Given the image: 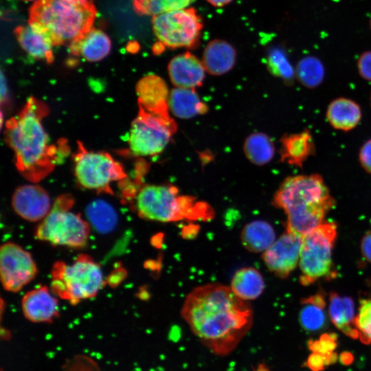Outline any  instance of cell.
Segmentation results:
<instances>
[{"label":"cell","instance_id":"6da1fadb","mask_svg":"<svg viewBox=\"0 0 371 371\" xmlns=\"http://www.w3.org/2000/svg\"><path fill=\"white\" fill-rule=\"evenodd\" d=\"M181 315L192 333L214 355L233 352L253 325L249 301L226 285L212 282L194 288L186 295Z\"/></svg>","mask_w":371,"mask_h":371},{"label":"cell","instance_id":"7a4b0ae2","mask_svg":"<svg viewBox=\"0 0 371 371\" xmlns=\"http://www.w3.org/2000/svg\"><path fill=\"white\" fill-rule=\"evenodd\" d=\"M48 114L47 106L31 97L19 113L5 122V142L14 153L17 170L30 181L43 179L60 159L58 148L49 143L42 124Z\"/></svg>","mask_w":371,"mask_h":371},{"label":"cell","instance_id":"3957f363","mask_svg":"<svg viewBox=\"0 0 371 371\" xmlns=\"http://www.w3.org/2000/svg\"><path fill=\"white\" fill-rule=\"evenodd\" d=\"M272 203L286 215V231L304 236L324 221L335 200L323 177L313 173L285 178Z\"/></svg>","mask_w":371,"mask_h":371},{"label":"cell","instance_id":"277c9868","mask_svg":"<svg viewBox=\"0 0 371 371\" xmlns=\"http://www.w3.org/2000/svg\"><path fill=\"white\" fill-rule=\"evenodd\" d=\"M97 10L90 0H36L29 10V23L36 25L54 46L79 41L92 29Z\"/></svg>","mask_w":371,"mask_h":371},{"label":"cell","instance_id":"5b68a950","mask_svg":"<svg viewBox=\"0 0 371 371\" xmlns=\"http://www.w3.org/2000/svg\"><path fill=\"white\" fill-rule=\"evenodd\" d=\"M138 216L144 219L171 223L180 221H209L214 218L213 207L190 195L180 194L172 185H145L135 195Z\"/></svg>","mask_w":371,"mask_h":371},{"label":"cell","instance_id":"8992f818","mask_svg":"<svg viewBox=\"0 0 371 371\" xmlns=\"http://www.w3.org/2000/svg\"><path fill=\"white\" fill-rule=\"evenodd\" d=\"M51 278L52 293L71 304L95 296L104 283L100 266L85 254L71 264L56 262Z\"/></svg>","mask_w":371,"mask_h":371},{"label":"cell","instance_id":"52a82bcc","mask_svg":"<svg viewBox=\"0 0 371 371\" xmlns=\"http://www.w3.org/2000/svg\"><path fill=\"white\" fill-rule=\"evenodd\" d=\"M337 236V225L334 221H324L303 236L299 262L302 285L335 278L333 250Z\"/></svg>","mask_w":371,"mask_h":371},{"label":"cell","instance_id":"ba28073f","mask_svg":"<svg viewBox=\"0 0 371 371\" xmlns=\"http://www.w3.org/2000/svg\"><path fill=\"white\" fill-rule=\"evenodd\" d=\"M74 204L71 195L57 198L49 214L36 230V237L54 245L82 247L88 240L90 227L80 214L71 212Z\"/></svg>","mask_w":371,"mask_h":371},{"label":"cell","instance_id":"9c48e42d","mask_svg":"<svg viewBox=\"0 0 371 371\" xmlns=\"http://www.w3.org/2000/svg\"><path fill=\"white\" fill-rule=\"evenodd\" d=\"M177 125L169 112L149 111L139 106L133 120L128 143L136 156H153L161 153L177 132Z\"/></svg>","mask_w":371,"mask_h":371},{"label":"cell","instance_id":"30bf717a","mask_svg":"<svg viewBox=\"0 0 371 371\" xmlns=\"http://www.w3.org/2000/svg\"><path fill=\"white\" fill-rule=\"evenodd\" d=\"M74 161L77 181L87 189L112 193L110 183L126 177L123 166L110 154L88 150L81 142L78 143Z\"/></svg>","mask_w":371,"mask_h":371},{"label":"cell","instance_id":"8fae6325","mask_svg":"<svg viewBox=\"0 0 371 371\" xmlns=\"http://www.w3.org/2000/svg\"><path fill=\"white\" fill-rule=\"evenodd\" d=\"M152 24L159 42L170 49L197 47L203 27L202 18L193 8L153 16Z\"/></svg>","mask_w":371,"mask_h":371},{"label":"cell","instance_id":"7c38bea8","mask_svg":"<svg viewBox=\"0 0 371 371\" xmlns=\"http://www.w3.org/2000/svg\"><path fill=\"white\" fill-rule=\"evenodd\" d=\"M37 273L32 255L21 246L5 243L0 249V276L3 288L18 292L31 282Z\"/></svg>","mask_w":371,"mask_h":371},{"label":"cell","instance_id":"4fadbf2b","mask_svg":"<svg viewBox=\"0 0 371 371\" xmlns=\"http://www.w3.org/2000/svg\"><path fill=\"white\" fill-rule=\"evenodd\" d=\"M302 238L286 231L262 254L266 267L276 277L287 278L299 265Z\"/></svg>","mask_w":371,"mask_h":371},{"label":"cell","instance_id":"5bb4252c","mask_svg":"<svg viewBox=\"0 0 371 371\" xmlns=\"http://www.w3.org/2000/svg\"><path fill=\"white\" fill-rule=\"evenodd\" d=\"M11 203L16 214L32 222L43 219L52 209L48 193L36 185L18 187L12 194Z\"/></svg>","mask_w":371,"mask_h":371},{"label":"cell","instance_id":"9a60e30c","mask_svg":"<svg viewBox=\"0 0 371 371\" xmlns=\"http://www.w3.org/2000/svg\"><path fill=\"white\" fill-rule=\"evenodd\" d=\"M205 71L202 61L190 52L173 57L168 65V76L175 87L195 89L201 87Z\"/></svg>","mask_w":371,"mask_h":371},{"label":"cell","instance_id":"2e32d148","mask_svg":"<svg viewBox=\"0 0 371 371\" xmlns=\"http://www.w3.org/2000/svg\"><path fill=\"white\" fill-rule=\"evenodd\" d=\"M21 307L25 318L32 322H51L59 315L58 300L45 286L27 292Z\"/></svg>","mask_w":371,"mask_h":371},{"label":"cell","instance_id":"e0dca14e","mask_svg":"<svg viewBox=\"0 0 371 371\" xmlns=\"http://www.w3.org/2000/svg\"><path fill=\"white\" fill-rule=\"evenodd\" d=\"M280 142V159L289 165L302 168L305 161L315 153L313 137L308 129L284 134Z\"/></svg>","mask_w":371,"mask_h":371},{"label":"cell","instance_id":"ac0fdd59","mask_svg":"<svg viewBox=\"0 0 371 371\" xmlns=\"http://www.w3.org/2000/svg\"><path fill=\"white\" fill-rule=\"evenodd\" d=\"M14 34L21 47L33 58L52 63L54 60L52 42L36 25L29 23L16 27Z\"/></svg>","mask_w":371,"mask_h":371},{"label":"cell","instance_id":"d6986e66","mask_svg":"<svg viewBox=\"0 0 371 371\" xmlns=\"http://www.w3.org/2000/svg\"><path fill=\"white\" fill-rule=\"evenodd\" d=\"M138 106L156 112H169L168 89L163 78L155 74L144 76L137 84Z\"/></svg>","mask_w":371,"mask_h":371},{"label":"cell","instance_id":"ffe728a7","mask_svg":"<svg viewBox=\"0 0 371 371\" xmlns=\"http://www.w3.org/2000/svg\"><path fill=\"white\" fill-rule=\"evenodd\" d=\"M236 61L235 48L225 40L211 41L203 53L202 63L205 71L213 76L227 73L234 67Z\"/></svg>","mask_w":371,"mask_h":371},{"label":"cell","instance_id":"44dd1931","mask_svg":"<svg viewBox=\"0 0 371 371\" xmlns=\"http://www.w3.org/2000/svg\"><path fill=\"white\" fill-rule=\"evenodd\" d=\"M328 300V313L333 324L346 335L353 339L359 338L353 300L336 292H331Z\"/></svg>","mask_w":371,"mask_h":371},{"label":"cell","instance_id":"7402d4cb","mask_svg":"<svg viewBox=\"0 0 371 371\" xmlns=\"http://www.w3.org/2000/svg\"><path fill=\"white\" fill-rule=\"evenodd\" d=\"M362 116L359 104L350 98L340 97L332 100L326 111V117L335 129L345 132L354 129Z\"/></svg>","mask_w":371,"mask_h":371},{"label":"cell","instance_id":"603a6c76","mask_svg":"<svg viewBox=\"0 0 371 371\" xmlns=\"http://www.w3.org/2000/svg\"><path fill=\"white\" fill-rule=\"evenodd\" d=\"M71 53L86 60L97 62L109 54L111 47L109 36L99 29L90 30L82 38L69 45Z\"/></svg>","mask_w":371,"mask_h":371},{"label":"cell","instance_id":"cb8c5ba5","mask_svg":"<svg viewBox=\"0 0 371 371\" xmlns=\"http://www.w3.org/2000/svg\"><path fill=\"white\" fill-rule=\"evenodd\" d=\"M171 113L181 119H190L208 111L207 106L200 99L194 89L175 87L168 97Z\"/></svg>","mask_w":371,"mask_h":371},{"label":"cell","instance_id":"d4e9b609","mask_svg":"<svg viewBox=\"0 0 371 371\" xmlns=\"http://www.w3.org/2000/svg\"><path fill=\"white\" fill-rule=\"evenodd\" d=\"M276 240L271 224L263 220H255L245 225L240 232L243 246L252 253H263Z\"/></svg>","mask_w":371,"mask_h":371},{"label":"cell","instance_id":"484cf974","mask_svg":"<svg viewBox=\"0 0 371 371\" xmlns=\"http://www.w3.org/2000/svg\"><path fill=\"white\" fill-rule=\"evenodd\" d=\"M299 322L304 330L317 331L326 323V302L323 292H317L300 301Z\"/></svg>","mask_w":371,"mask_h":371},{"label":"cell","instance_id":"4316f807","mask_svg":"<svg viewBox=\"0 0 371 371\" xmlns=\"http://www.w3.org/2000/svg\"><path fill=\"white\" fill-rule=\"evenodd\" d=\"M229 287L238 297L249 301L258 298L263 293L265 280L256 268L243 267L234 274Z\"/></svg>","mask_w":371,"mask_h":371},{"label":"cell","instance_id":"83f0119b","mask_svg":"<svg viewBox=\"0 0 371 371\" xmlns=\"http://www.w3.org/2000/svg\"><path fill=\"white\" fill-rule=\"evenodd\" d=\"M243 152L251 163L256 166H263L273 158L275 146L269 136L256 132L250 134L245 140Z\"/></svg>","mask_w":371,"mask_h":371},{"label":"cell","instance_id":"f1b7e54d","mask_svg":"<svg viewBox=\"0 0 371 371\" xmlns=\"http://www.w3.org/2000/svg\"><path fill=\"white\" fill-rule=\"evenodd\" d=\"M295 77L304 87L315 89L324 81L325 69L322 62L315 56H306L297 63Z\"/></svg>","mask_w":371,"mask_h":371},{"label":"cell","instance_id":"f546056e","mask_svg":"<svg viewBox=\"0 0 371 371\" xmlns=\"http://www.w3.org/2000/svg\"><path fill=\"white\" fill-rule=\"evenodd\" d=\"M266 60L268 70L273 76L280 78L286 85L294 82L295 69L281 47H271L267 52Z\"/></svg>","mask_w":371,"mask_h":371},{"label":"cell","instance_id":"4dcf8cb0","mask_svg":"<svg viewBox=\"0 0 371 371\" xmlns=\"http://www.w3.org/2000/svg\"><path fill=\"white\" fill-rule=\"evenodd\" d=\"M195 0H133V8L139 15L156 16L186 8Z\"/></svg>","mask_w":371,"mask_h":371},{"label":"cell","instance_id":"1f68e13d","mask_svg":"<svg viewBox=\"0 0 371 371\" xmlns=\"http://www.w3.org/2000/svg\"><path fill=\"white\" fill-rule=\"evenodd\" d=\"M87 214L95 228L103 232L111 230L117 220L114 209L102 200L91 203L87 208Z\"/></svg>","mask_w":371,"mask_h":371},{"label":"cell","instance_id":"d6a6232c","mask_svg":"<svg viewBox=\"0 0 371 371\" xmlns=\"http://www.w3.org/2000/svg\"><path fill=\"white\" fill-rule=\"evenodd\" d=\"M355 322L361 341L371 343V297L360 300Z\"/></svg>","mask_w":371,"mask_h":371},{"label":"cell","instance_id":"836d02e7","mask_svg":"<svg viewBox=\"0 0 371 371\" xmlns=\"http://www.w3.org/2000/svg\"><path fill=\"white\" fill-rule=\"evenodd\" d=\"M357 69L362 78L371 81V51L364 52L359 56Z\"/></svg>","mask_w":371,"mask_h":371},{"label":"cell","instance_id":"e575fe53","mask_svg":"<svg viewBox=\"0 0 371 371\" xmlns=\"http://www.w3.org/2000/svg\"><path fill=\"white\" fill-rule=\"evenodd\" d=\"M358 158L362 168L371 175V139L362 144L359 151Z\"/></svg>","mask_w":371,"mask_h":371},{"label":"cell","instance_id":"d590c367","mask_svg":"<svg viewBox=\"0 0 371 371\" xmlns=\"http://www.w3.org/2000/svg\"><path fill=\"white\" fill-rule=\"evenodd\" d=\"M360 249L364 260L371 263V227L364 234L363 236L362 237L360 244Z\"/></svg>","mask_w":371,"mask_h":371},{"label":"cell","instance_id":"8d00e7d4","mask_svg":"<svg viewBox=\"0 0 371 371\" xmlns=\"http://www.w3.org/2000/svg\"><path fill=\"white\" fill-rule=\"evenodd\" d=\"M1 104L3 105L6 104L8 100V91L5 78L3 76V72H1Z\"/></svg>","mask_w":371,"mask_h":371},{"label":"cell","instance_id":"74e56055","mask_svg":"<svg viewBox=\"0 0 371 371\" xmlns=\"http://www.w3.org/2000/svg\"><path fill=\"white\" fill-rule=\"evenodd\" d=\"M214 7H223L232 1V0H206Z\"/></svg>","mask_w":371,"mask_h":371},{"label":"cell","instance_id":"f35d334b","mask_svg":"<svg viewBox=\"0 0 371 371\" xmlns=\"http://www.w3.org/2000/svg\"><path fill=\"white\" fill-rule=\"evenodd\" d=\"M370 29H371V17H370Z\"/></svg>","mask_w":371,"mask_h":371},{"label":"cell","instance_id":"ab89813d","mask_svg":"<svg viewBox=\"0 0 371 371\" xmlns=\"http://www.w3.org/2000/svg\"><path fill=\"white\" fill-rule=\"evenodd\" d=\"M370 105H371V93H370Z\"/></svg>","mask_w":371,"mask_h":371},{"label":"cell","instance_id":"60d3db41","mask_svg":"<svg viewBox=\"0 0 371 371\" xmlns=\"http://www.w3.org/2000/svg\"><path fill=\"white\" fill-rule=\"evenodd\" d=\"M24 1H34V0H24Z\"/></svg>","mask_w":371,"mask_h":371}]
</instances>
